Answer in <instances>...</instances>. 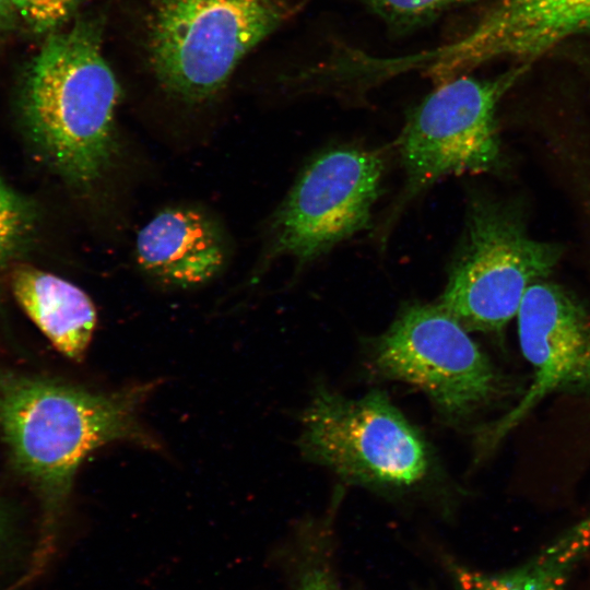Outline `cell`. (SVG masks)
I'll return each instance as SVG.
<instances>
[{
    "label": "cell",
    "instance_id": "obj_1",
    "mask_svg": "<svg viewBox=\"0 0 590 590\" xmlns=\"http://www.w3.org/2000/svg\"><path fill=\"white\" fill-rule=\"evenodd\" d=\"M154 386L98 392L0 366V436L43 514L34 570L48 556L85 457L118 440L154 447L138 416Z\"/></svg>",
    "mask_w": 590,
    "mask_h": 590
},
{
    "label": "cell",
    "instance_id": "obj_2",
    "mask_svg": "<svg viewBox=\"0 0 590 590\" xmlns=\"http://www.w3.org/2000/svg\"><path fill=\"white\" fill-rule=\"evenodd\" d=\"M99 35L91 21L49 34L21 92L20 114L31 145L78 189L101 180L116 152L120 86L102 54Z\"/></svg>",
    "mask_w": 590,
    "mask_h": 590
},
{
    "label": "cell",
    "instance_id": "obj_3",
    "mask_svg": "<svg viewBox=\"0 0 590 590\" xmlns=\"http://www.w3.org/2000/svg\"><path fill=\"white\" fill-rule=\"evenodd\" d=\"M563 252L562 245L530 234L518 202L475 193L439 305L468 331L500 333Z\"/></svg>",
    "mask_w": 590,
    "mask_h": 590
},
{
    "label": "cell",
    "instance_id": "obj_4",
    "mask_svg": "<svg viewBox=\"0 0 590 590\" xmlns=\"http://www.w3.org/2000/svg\"><path fill=\"white\" fill-rule=\"evenodd\" d=\"M528 68L518 64L493 79L458 75L437 84L409 113L398 138L404 182L386 217L385 233L414 198L437 181L500 165L497 104Z\"/></svg>",
    "mask_w": 590,
    "mask_h": 590
},
{
    "label": "cell",
    "instance_id": "obj_5",
    "mask_svg": "<svg viewBox=\"0 0 590 590\" xmlns=\"http://www.w3.org/2000/svg\"><path fill=\"white\" fill-rule=\"evenodd\" d=\"M302 452L345 481L404 489L428 473L420 432L380 391L350 399L318 388L302 416Z\"/></svg>",
    "mask_w": 590,
    "mask_h": 590
},
{
    "label": "cell",
    "instance_id": "obj_6",
    "mask_svg": "<svg viewBox=\"0 0 590 590\" xmlns=\"http://www.w3.org/2000/svg\"><path fill=\"white\" fill-rule=\"evenodd\" d=\"M283 15L257 0H153L149 47L154 72L173 94L204 101Z\"/></svg>",
    "mask_w": 590,
    "mask_h": 590
},
{
    "label": "cell",
    "instance_id": "obj_7",
    "mask_svg": "<svg viewBox=\"0 0 590 590\" xmlns=\"http://www.w3.org/2000/svg\"><path fill=\"white\" fill-rule=\"evenodd\" d=\"M378 371L423 390L450 420H464L514 393L504 377L439 304L404 306L375 345Z\"/></svg>",
    "mask_w": 590,
    "mask_h": 590
},
{
    "label": "cell",
    "instance_id": "obj_8",
    "mask_svg": "<svg viewBox=\"0 0 590 590\" xmlns=\"http://www.w3.org/2000/svg\"><path fill=\"white\" fill-rule=\"evenodd\" d=\"M385 169L379 149L339 145L315 155L272 217L268 256L302 268L367 228Z\"/></svg>",
    "mask_w": 590,
    "mask_h": 590
},
{
    "label": "cell",
    "instance_id": "obj_9",
    "mask_svg": "<svg viewBox=\"0 0 590 590\" xmlns=\"http://www.w3.org/2000/svg\"><path fill=\"white\" fill-rule=\"evenodd\" d=\"M521 351L533 376L511 409L481 434L493 449L540 404L556 394L590 396V311L563 285L539 281L516 315Z\"/></svg>",
    "mask_w": 590,
    "mask_h": 590
},
{
    "label": "cell",
    "instance_id": "obj_10",
    "mask_svg": "<svg viewBox=\"0 0 590 590\" xmlns=\"http://www.w3.org/2000/svg\"><path fill=\"white\" fill-rule=\"evenodd\" d=\"M582 37H590V0H495L457 42L416 58L440 84L492 60L529 66Z\"/></svg>",
    "mask_w": 590,
    "mask_h": 590
},
{
    "label": "cell",
    "instance_id": "obj_11",
    "mask_svg": "<svg viewBox=\"0 0 590 590\" xmlns=\"http://www.w3.org/2000/svg\"><path fill=\"white\" fill-rule=\"evenodd\" d=\"M137 256L154 278L187 287L213 278L223 266L225 251L220 231L206 215L169 208L139 232Z\"/></svg>",
    "mask_w": 590,
    "mask_h": 590
},
{
    "label": "cell",
    "instance_id": "obj_12",
    "mask_svg": "<svg viewBox=\"0 0 590 590\" xmlns=\"http://www.w3.org/2000/svg\"><path fill=\"white\" fill-rule=\"evenodd\" d=\"M11 287L25 314L64 356L82 361L95 326L94 304L71 282L26 264L11 273Z\"/></svg>",
    "mask_w": 590,
    "mask_h": 590
},
{
    "label": "cell",
    "instance_id": "obj_13",
    "mask_svg": "<svg viewBox=\"0 0 590 590\" xmlns=\"http://www.w3.org/2000/svg\"><path fill=\"white\" fill-rule=\"evenodd\" d=\"M590 548V518L580 521L520 566L499 574L457 567L459 590H565Z\"/></svg>",
    "mask_w": 590,
    "mask_h": 590
},
{
    "label": "cell",
    "instance_id": "obj_14",
    "mask_svg": "<svg viewBox=\"0 0 590 590\" xmlns=\"http://www.w3.org/2000/svg\"><path fill=\"white\" fill-rule=\"evenodd\" d=\"M38 224L35 203L0 174V269L30 245Z\"/></svg>",
    "mask_w": 590,
    "mask_h": 590
},
{
    "label": "cell",
    "instance_id": "obj_15",
    "mask_svg": "<svg viewBox=\"0 0 590 590\" xmlns=\"http://www.w3.org/2000/svg\"><path fill=\"white\" fill-rule=\"evenodd\" d=\"M388 26L406 32L455 7L476 0H361Z\"/></svg>",
    "mask_w": 590,
    "mask_h": 590
},
{
    "label": "cell",
    "instance_id": "obj_16",
    "mask_svg": "<svg viewBox=\"0 0 590 590\" xmlns=\"http://www.w3.org/2000/svg\"><path fill=\"white\" fill-rule=\"evenodd\" d=\"M17 15L37 34H51L67 23L81 0H11Z\"/></svg>",
    "mask_w": 590,
    "mask_h": 590
},
{
    "label": "cell",
    "instance_id": "obj_17",
    "mask_svg": "<svg viewBox=\"0 0 590 590\" xmlns=\"http://www.w3.org/2000/svg\"><path fill=\"white\" fill-rule=\"evenodd\" d=\"M302 590H337V588L326 573L312 569L304 576Z\"/></svg>",
    "mask_w": 590,
    "mask_h": 590
},
{
    "label": "cell",
    "instance_id": "obj_18",
    "mask_svg": "<svg viewBox=\"0 0 590 590\" xmlns=\"http://www.w3.org/2000/svg\"><path fill=\"white\" fill-rule=\"evenodd\" d=\"M19 15L11 0H0V35L13 28Z\"/></svg>",
    "mask_w": 590,
    "mask_h": 590
},
{
    "label": "cell",
    "instance_id": "obj_19",
    "mask_svg": "<svg viewBox=\"0 0 590 590\" xmlns=\"http://www.w3.org/2000/svg\"><path fill=\"white\" fill-rule=\"evenodd\" d=\"M7 532H8V516L5 514L4 508L0 504V546L2 542L4 541Z\"/></svg>",
    "mask_w": 590,
    "mask_h": 590
},
{
    "label": "cell",
    "instance_id": "obj_20",
    "mask_svg": "<svg viewBox=\"0 0 590 590\" xmlns=\"http://www.w3.org/2000/svg\"><path fill=\"white\" fill-rule=\"evenodd\" d=\"M257 1L272 2L273 0H257Z\"/></svg>",
    "mask_w": 590,
    "mask_h": 590
}]
</instances>
